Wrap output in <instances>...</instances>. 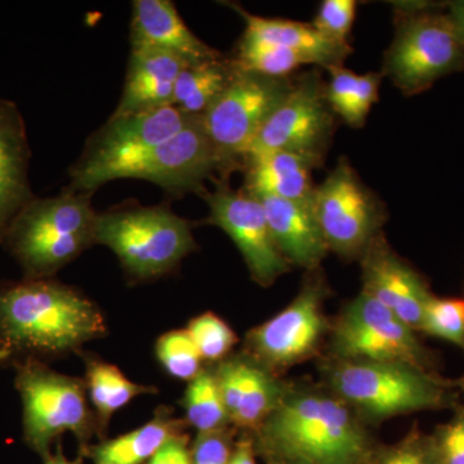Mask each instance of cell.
<instances>
[{
	"instance_id": "obj_19",
	"label": "cell",
	"mask_w": 464,
	"mask_h": 464,
	"mask_svg": "<svg viewBox=\"0 0 464 464\" xmlns=\"http://www.w3.org/2000/svg\"><path fill=\"white\" fill-rule=\"evenodd\" d=\"M132 47L154 48L179 57L188 66L218 60L222 54L186 26L169 0H136L130 24Z\"/></svg>"
},
{
	"instance_id": "obj_21",
	"label": "cell",
	"mask_w": 464,
	"mask_h": 464,
	"mask_svg": "<svg viewBox=\"0 0 464 464\" xmlns=\"http://www.w3.org/2000/svg\"><path fill=\"white\" fill-rule=\"evenodd\" d=\"M323 155L298 151H275L246 159L243 190L255 197L279 198L313 206L316 186L311 172L322 166Z\"/></svg>"
},
{
	"instance_id": "obj_33",
	"label": "cell",
	"mask_w": 464,
	"mask_h": 464,
	"mask_svg": "<svg viewBox=\"0 0 464 464\" xmlns=\"http://www.w3.org/2000/svg\"><path fill=\"white\" fill-rule=\"evenodd\" d=\"M368 464H435L429 435L413 429L396 444L374 450Z\"/></svg>"
},
{
	"instance_id": "obj_3",
	"label": "cell",
	"mask_w": 464,
	"mask_h": 464,
	"mask_svg": "<svg viewBox=\"0 0 464 464\" xmlns=\"http://www.w3.org/2000/svg\"><path fill=\"white\" fill-rule=\"evenodd\" d=\"M325 387L365 423L456 404V382L405 362L331 359L322 366Z\"/></svg>"
},
{
	"instance_id": "obj_29",
	"label": "cell",
	"mask_w": 464,
	"mask_h": 464,
	"mask_svg": "<svg viewBox=\"0 0 464 464\" xmlns=\"http://www.w3.org/2000/svg\"><path fill=\"white\" fill-rule=\"evenodd\" d=\"M183 408L186 420L198 433L219 431L230 424L215 371H201L190 381L183 398Z\"/></svg>"
},
{
	"instance_id": "obj_24",
	"label": "cell",
	"mask_w": 464,
	"mask_h": 464,
	"mask_svg": "<svg viewBox=\"0 0 464 464\" xmlns=\"http://www.w3.org/2000/svg\"><path fill=\"white\" fill-rule=\"evenodd\" d=\"M181 435V423L168 411L123 436L91 449L94 464H146L170 439Z\"/></svg>"
},
{
	"instance_id": "obj_26",
	"label": "cell",
	"mask_w": 464,
	"mask_h": 464,
	"mask_svg": "<svg viewBox=\"0 0 464 464\" xmlns=\"http://www.w3.org/2000/svg\"><path fill=\"white\" fill-rule=\"evenodd\" d=\"M331 81L326 84V99L335 115L350 127L364 125L372 106L378 101L383 75L368 72L357 75L342 65L326 67Z\"/></svg>"
},
{
	"instance_id": "obj_25",
	"label": "cell",
	"mask_w": 464,
	"mask_h": 464,
	"mask_svg": "<svg viewBox=\"0 0 464 464\" xmlns=\"http://www.w3.org/2000/svg\"><path fill=\"white\" fill-rule=\"evenodd\" d=\"M232 58L222 56L199 65L186 66L174 85L172 106L188 116H204L221 96L235 74Z\"/></svg>"
},
{
	"instance_id": "obj_40",
	"label": "cell",
	"mask_w": 464,
	"mask_h": 464,
	"mask_svg": "<svg viewBox=\"0 0 464 464\" xmlns=\"http://www.w3.org/2000/svg\"><path fill=\"white\" fill-rule=\"evenodd\" d=\"M44 464H79L74 462H69L63 454L58 453L57 456L48 458Z\"/></svg>"
},
{
	"instance_id": "obj_10",
	"label": "cell",
	"mask_w": 464,
	"mask_h": 464,
	"mask_svg": "<svg viewBox=\"0 0 464 464\" xmlns=\"http://www.w3.org/2000/svg\"><path fill=\"white\" fill-rule=\"evenodd\" d=\"M329 337L331 359L405 362L432 371V357L417 332L362 290L341 311Z\"/></svg>"
},
{
	"instance_id": "obj_34",
	"label": "cell",
	"mask_w": 464,
	"mask_h": 464,
	"mask_svg": "<svg viewBox=\"0 0 464 464\" xmlns=\"http://www.w3.org/2000/svg\"><path fill=\"white\" fill-rule=\"evenodd\" d=\"M435 464H464V409L429 436Z\"/></svg>"
},
{
	"instance_id": "obj_27",
	"label": "cell",
	"mask_w": 464,
	"mask_h": 464,
	"mask_svg": "<svg viewBox=\"0 0 464 464\" xmlns=\"http://www.w3.org/2000/svg\"><path fill=\"white\" fill-rule=\"evenodd\" d=\"M85 389L90 393L101 426H106L116 411L137 396L155 392L154 387L142 386L128 380L115 365L94 359L87 362Z\"/></svg>"
},
{
	"instance_id": "obj_22",
	"label": "cell",
	"mask_w": 464,
	"mask_h": 464,
	"mask_svg": "<svg viewBox=\"0 0 464 464\" xmlns=\"http://www.w3.org/2000/svg\"><path fill=\"white\" fill-rule=\"evenodd\" d=\"M256 198L264 206L275 243L286 261L307 271L319 270L329 249L313 206L267 195Z\"/></svg>"
},
{
	"instance_id": "obj_1",
	"label": "cell",
	"mask_w": 464,
	"mask_h": 464,
	"mask_svg": "<svg viewBox=\"0 0 464 464\" xmlns=\"http://www.w3.org/2000/svg\"><path fill=\"white\" fill-rule=\"evenodd\" d=\"M364 420L328 389L285 386L257 430L266 458L297 464H368L375 449Z\"/></svg>"
},
{
	"instance_id": "obj_11",
	"label": "cell",
	"mask_w": 464,
	"mask_h": 464,
	"mask_svg": "<svg viewBox=\"0 0 464 464\" xmlns=\"http://www.w3.org/2000/svg\"><path fill=\"white\" fill-rule=\"evenodd\" d=\"M313 212L329 252L343 259H360L381 234L384 210L346 159L316 186Z\"/></svg>"
},
{
	"instance_id": "obj_35",
	"label": "cell",
	"mask_w": 464,
	"mask_h": 464,
	"mask_svg": "<svg viewBox=\"0 0 464 464\" xmlns=\"http://www.w3.org/2000/svg\"><path fill=\"white\" fill-rule=\"evenodd\" d=\"M356 5L353 0H325L317 11L313 26L328 38L348 43L356 17Z\"/></svg>"
},
{
	"instance_id": "obj_5",
	"label": "cell",
	"mask_w": 464,
	"mask_h": 464,
	"mask_svg": "<svg viewBox=\"0 0 464 464\" xmlns=\"http://www.w3.org/2000/svg\"><path fill=\"white\" fill-rule=\"evenodd\" d=\"M96 244L109 246L136 280L170 273L197 249L190 224L166 206L121 207L99 213Z\"/></svg>"
},
{
	"instance_id": "obj_9",
	"label": "cell",
	"mask_w": 464,
	"mask_h": 464,
	"mask_svg": "<svg viewBox=\"0 0 464 464\" xmlns=\"http://www.w3.org/2000/svg\"><path fill=\"white\" fill-rule=\"evenodd\" d=\"M464 61V41L450 17L430 12L401 14L384 53L383 74L402 93L426 90Z\"/></svg>"
},
{
	"instance_id": "obj_23",
	"label": "cell",
	"mask_w": 464,
	"mask_h": 464,
	"mask_svg": "<svg viewBox=\"0 0 464 464\" xmlns=\"http://www.w3.org/2000/svg\"><path fill=\"white\" fill-rule=\"evenodd\" d=\"M246 21V35L273 44L282 45L313 58L317 66H340L350 56V43L334 41L324 35L313 24L297 23L284 18L256 16L239 5H232Z\"/></svg>"
},
{
	"instance_id": "obj_36",
	"label": "cell",
	"mask_w": 464,
	"mask_h": 464,
	"mask_svg": "<svg viewBox=\"0 0 464 464\" xmlns=\"http://www.w3.org/2000/svg\"><path fill=\"white\" fill-rule=\"evenodd\" d=\"M231 433L227 429L198 433L192 445V464H228L232 453Z\"/></svg>"
},
{
	"instance_id": "obj_30",
	"label": "cell",
	"mask_w": 464,
	"mask_h": 464,
	"mask_svg": "<svg viewBox=\"0 0 464 464\" xmlns=\"http://www.w3.org/2000/svg\"><path fill=\"white\" fill-rule=\"evenodd\" d=\"M420 332L464 351V299L431 295L424 308Z\"/></svg>"
},
{
	"instance_id": "obj_8",
	"label": "cell",
	"mask_w": 464,
	"mask_h": 464,
	"mask_svg": "<svg viewBox=\"0 0 464 464\" xmlns=\"http://www.w3.org/2000/svg\"><path fill=\"white\" fill-rule=\"evenodd\" d=\"M16 390L23 401L24 440L43 459L65 432L85 440L92 430L85 384L57 373L39 360L16 362Z\"/></svg>"
},
{
	"instance_id": "obj_39",
	"label": "cell",
	"mask_w": 464,
	"mask_h": 464,
	"mask_svg": "<svg viewBox=\"0 0 464 464\" xmlns=\"http://www.w3.org/2000/svg\"><path fill=\"white\" fill-rule=\"evenodd\" d=\"M449 17L453 21L454 25H456L458 32H459L464 41V0L451 3Z\"/></svg>"
},
{
	"instance_id": "obj_15",
	"label": "cell",
	"mask_w": 464,
	"mask_h": 464,
	"mask_svg": "<svg viewBox=\"0 0 464 464\" xmlns=\"http://www.w3.org/2000/svg\"><path fill=\"white\" fill-rule=\"evenodd\" d=\"M218 172L215 149L203 116H194L188 127L160 143L134 166L128 179H145L172 194L201 192L203 182Z\"/></svg>"
},
{
	"instance_id": "obj_42",
	"label": "cell",
	"mask_w": 464,
	"mask_h": 464,
	"mask_svg": "<svg viewBox=\"0 0 464 464\" xmlns=\"http://www.w3.org/2000/svg\"><path fill=\"white\" fill-rule=\"evenodd\" d=\"M456 386H457V389L460 391V392L463 393V396H464V375L462 378H459V380H458L456 382Z\"/></svg>"
},
{
	"instance_id": "obj_18",
	"label": "cell",
	"mask_w": 464,
	"mask_h": 464,
	"mask_svg": "<svg viewBox=\"0 0 464 464\" xmlns=\"http://www.w3.org/2000/svg\"><path fill=\"white\" fill-rule=\"evenodd\" d=\"M25 121L16 103L0 97V240L18 213L35 199L30 185Z\"/></svg>"
},
{
	"instance_id": "obj_38",
	"label": "cell",
	"mask_w": 464,
	"mask_h": 464,
	"mask_svg": "<svg viewBox=\"0 0 464 464\" xmlns=\"http://www.w3.org/2000/svg\"><path fill=\"white\" fill-rule=\"evenodd\" d=\"M255 441L249 436H244L232 448L228 464H257L255 456Z\"/></svg>"
},
{
	"instance_id": "obj_2",
	"label": "cell",
	"mask_w": 464,
	"mask_h": 464,
	"mask_svg": "<svg viewBox=\"0 0 464 464\" xmlns=\"http://www.w3.org/2000/svg\"><path fill=\"white\" fill-rule=\"evenodd\" d=\"M105 332L100 308L70 286L51 279L0 285V365L63 355Z\"/></svg>"
},
{
	"instance_id": "obj_20",
	"label": "cell",
	"mask_w": 464,
	"mask_h": 464,
	"mask_svg": "<svg viewBox=\"0 0 464 464\" xmlns=\"http://www.w3.org/2000/svg\"><path fill=\"white\" fill-rule=\"evenodd\" d=\"M186 66L168 52L132 47L123 94L111 116L140 114L172 106L174 85Z\"/></svg>"
},
{
	"instance_id": "obj_7",
	"label": "cell",
	"mask_w": 464,
	"mask_h": 464,
	"mask_svg": "<svg viewBox=\"0 0 464 464\" xmlns=\"http://www.w3.org/2000/svg\"><path fill=\"white\" fill-rule=\"evenodd\" d=\"M293 84L290 76L273 78L237 66L230 83L203 116L221 181L234 170L243 169L253 140Z\"/></svg>"
},
{
	"instance_id": "obj_28",
	"label": "cell",
	"mask_w": 464,
	"mask_h": 464,
	"mask_svg": "<svg viewBox=\"0 0 464 464\" xmlns=\"http://www.w3.org/2000/svg\"><path fill=\"white\" fill-rule=\"evenodd\" d=\"M235 65L246 72L273 78H286L298 67L315 65L313 58L282 45L273 44L243 34L237 43Z\"/></svg>"
},
{
	"instance_id": "obj_41",
	"label": "cell",
	"mask_w": 464,
	"mask_h": 464,
	"mask_svg": "<svg viewBox=\"0 0 464 464\" xmlns=\"http://www.w3.org/2000/svg\"><path fill=\"white\" fill-rule=\"evenodd\" d=\"M266 459H267V464H297L288 462V460L275 459V458H266Z\"/></svg>"
},
{
	"instance_id": "obj_13",
	"label": "cell",
	"mask_w": 464,
	"mask_h": 464,
	"mask_svg": "<svg viewBox=\"0 0 464 464\" xmlns=\"http://www.w3.org/2000/svg\"><path fill=\"white\" fill-rule=\"evenodd\" d=\"M334 116L322 76L316 70L306 72L295 79L288 96L262 125L246 160L275 151L310 152L324 157L334 128Z\"/></svg>"
},
{
	"instance_id": "obj_14",
	"label": "cell",
	"mask_w": 464,
	"mask_h": 464,
	"mask_svg": "<svg viewBox=\"0 0 464 464\" xmlns=\"http://www.w3.org/2000/svg\"><path fill=\"white\" fill-rule=\"evenodd\" d=\"M209 207V224L222 228L240 250L250 276L258 285L271 286L290 265L277 248L261 200L248 191L232 190L227 182L203 192Z\"/></svg>"
},
{
	"instance_id": "obj_32",
	"label": "cell",
	"mask_w": 464,
	"mask_h": 464,
	"mask_svg": "<svg viewBox=\"0 0 464 464\" xmlns=\"http://www.w3.org/2000/svg\"><path fill=\"white\" fill-rule=\"evenodd\" d=\"M186 331L194 341L201 359L207 362H222L237 342V334L230 326L212 313L192 319Z\"/></svg>"
},
{
	"instance_id": "obj_4",
	"label": "cell",
	"mask_w": 464,
	"mask_h": 464,
	"mask_svg": "<svg viewBox=\"0 0 464 464\" xmlns=\"http://www.w3.org/2000/svg\"><path fill=\"white\" fill-rule=\"evenodd\" d=\"M92 195L66 188L57 197L35 198L18 213L0 244L23 268L24 280L51 279L96 244Z\"/></svg>"
},
{
	"instance_id": "obj_6",
	"label": "cell",
	"mask_w": 464,
	"mask_h": 464,
	"mask_svg": "<svg viewBox=\"0 0 464 464\" xmlns=\"http://www.w3.org/2000/svg\"><path fill=\"white\" fill-rule=\"evenodd\" d=\"M194 116L166 106L140 114L111 116L92 134L72 169L69 190L90 192L110 181L128 179L136 164L160 143L188 127Z\"/></svg>"
},
{
	"instance_id": "obj_31",
	"label": "cell",
	"mask_w": 464,
	"mask_h": 464,
	"mask_svg": "<svg viewBox=\"0 0 464 464\" xmlns=\"http://www.w3.org/2000/svg\"><path fill=\"white\" fill-rule=\"evenodd\" d=\"M157 356L164 369L181 381H192L201 369V356L188 331H173L161 335Z\"/></svg>"
},
{
	"instance_id": "obj_16",
	"label": "cell",
	"mask_w": 464,
	"mask_h": 464,
	"mask_svg": "<svg viewBox=\"0 0 464 464\" xmlns=\"http://www.w3.org/2000/svg\"><path fill=\"white\" fill-rule=\"evenodd\" d=\"M360 262L362 292L377 299L413 331L420 332L424 308L432 295L422 277L393 252L382 232Z\"/></svg>"
},
{
	"instance_id": "obj_12",
	"label": "cell",
	"mask_w": 464,
	"mask_h": 464,
	"mask_svg": "<svg viewBox=\"0 0 464 464\" xmlns=\"http://www.w3.org/2000/svg\"><path fill=\"white\" fill-rule=\"evenodd\" d=\"M329 290L319 270L308 271L297 297L273 319L246 334V353L273 373L292 368L317 353L331 324L324 313Z\"/></svg>"
},
{
	"instance_id": "obj_17",
	"label": "cell",
	"mask_w": 464,
	"mask_h": 464,
	"mask_svg": "<svg viewBox=\"0 0 464 464\" xmlns=\"http://www.w3.org/2000/svg\"><path fill=\"white\" fill-rule=\"evenodd\" d=\"M230 424L257 431L273 413L285 384L248 353L226 357L215 371Z\"/></svg>"
},
{
	"instance_id": "obj_37",
	"label": "cell",
	"mask_w": 464,
	"mask_h": 464,
	"mask_svg": "<svg viewBox=\"0 0 464 464\" xmlns=\"http://www.w3.org/2000/svg\"><path fill=\"white\" fill-rule=\"evenodd\" d=\"M146 464H192L185 436L170 439Z\"/></svg>"
}]
</instances>
